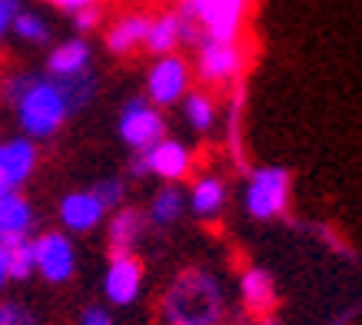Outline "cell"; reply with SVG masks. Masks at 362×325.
I'll list each match as a JSON object with an SVG mask.
<instances>
[{
    "instance_id": "cell-4",
    "label": "cell",
    "mask_w": 362,
    "mask_h": 325,
    "mask_svg": "<svg viewBox=\"0 0 362 325\" xmlns=\"http://www.w3.org/2000/svg\"><path fill=\"white\" fill-rule=\"evenodd\" d=\"M289 206V173L279 166L252 170L246 186V209L256 219H276Z\"/></svg>"
},
{
    "instance_id": "cell-7",
    "label": "cell",
    "mask_w": 362,
    "mask_h": 325,
    "mask_svg": "<svg viewBox=\"0 0 362 325\" xmlns=\"http://www.w3.org/2000/svg\"><path fill=\"white\" fill-rule=\"evenodd\" d=\"M74 242L64 232H44L33 242V272H40L47 282H66L74 276Z\"/></svg>"
},
{
    "instance_id": "cell-8",
    "label": "cell",
    "mask_w": 362,
    "mask_h": 325,
    "mask_svg": "<svg viewBox=\"0 0 362 325\" xmlns=\"http://www.w3.org/2000/svg\"><path fill=\"white\" fill-rule=\"evenodd\" d=\"M140 156L146 162V173L160 176L166 183H176V179L189 176V170H193V153L180 140H166V136L156 140L153 146H146Z\"/></svg>"
},
{
    "instance_id": "cell-23",
    "label": "cell",
    "mask_w": 362,
    "mask_h": 325,
    "mask_svg": "<svg viewBox=\"0 0 362 325\" xmlns=\"http://www.w3.org/2000/svg\"><path fill=\"white\" fill-rule=\"evenodd\" d=\"M7 279H27L33 272V239L7 242Z\"/></svg>"
},
{
    "instance_id": "cell-27",
    "label": "cell",
    "mask_w": 362,
    "mask_h": 325,
    "mask_svg": "<svg viewBox=\"0 0 362 325\" xmlns=\"http://www.w3.org/2000/svg\"><path fill=\"white\" fill-rule=\"evenodd\" d=\"M0 325H33V315L21 302H4L0 305Z\"/></svg>"
},
{
    "instance_id": "cell-22",
    "label": "cell",
    "mask_w": 362,
    "mask_h": 325,
    "mask_svg": "<svg viewBox=\"0 0 362 325\" xmlns=\"http://www.w3.org/2000/svg\"><path fill=\"white\" fill-rule=\"evenodd\" d=\"M187 107H183V113H187V123L193 126V130L206 133L213 130V123H216V107H213V100L206 97V93H187Z\"/></svg>"
},
{
    "instance_id": "cell-17",
    "label": "cell",
    "mask_w": 362,
    "mask_h": 325,
    "mask_svg": "<svg viewBox=\"0 0 362 325\" xmlns=\"http://www.w3.org/2000/svg\"><path fill=\"white\" fill-rule=\"evenodd\" d=\"M143 44H146V50L156 54V57L173 54L176 44H180V13H163V17L150 20Z\"/></svg>"
},
{
    "instance_id": "cell-30",
    "label": "cell",
    "mask_w": 362,
    "mask_h": 325,
    "mask_svg": "<svg viewBox=\"0 0 362 325\" xmlns=\"http://www.w3.org/2000/svg\"><path fill=\"white\" fill-rule=\"evenodd\" d=\"M80 325H110V315L103 312V309H90L87 315H83V322Z\"/></svg>"
},
{
    "instance_id": "cell-15",
    "label": "cell",
    "mask_w": 362,
    "mask_h": 325,
    "mask_svg": "<svg viewBox=\"0 0 362 325\" xmlns=\"http://www.w3.org/2000/svg\"><path fill=\"white\" fill-rule=\"evenodd\" d=\"M189 206L203 219L220 216V209L226 206V183L220 176H199L193 186V196H189Z\"/></svg>"
},
{
    "instance_id": "cell-25",
    "label": "cell",
    "mask_w": 362,
    "mask_h": 325,
    "mask_svg": "<svg viewBox=\"0 0 362 325\" xmlns=\"http://www.w3.org/2000/svg\"><path fill=\"white\" fill-rule=\"evenodd\" d=\"M93 196H97V203L103 209H117L123 203V183L120 179H103V183L93 189Z\"/></svg>"
},
{
    "instance_id": "cell-16",
    "label": "cell",
    "mask_w": 362,
    "mask_h": 325,
    "mask_svg": "<svg viewBox=\"0 0 362 325\" xmlns=\"http://www.w3.org/2000/svg\"><path fill=\"white\" fill-rule=\"evenodd\" d=\"M146 27H150V17L130 13V17H123V20H117L110 27V33H107V47H110L113 54H130V50H136V47L143 44Z\"/></svg>"
},
{
    "instance_id": "cell-21",
    "label": "cell",
    "mask_w": 362,
    "mask_h": 325,
    "mask_svg": "<svg viewBox=\"0 0 362 325\" xmlns=\"http://www.w3.org/2000/svg\"><path fill=\"white\" fill-rule=\"evenodd\" d=\"M54 83L60 87V93H64V100H66V107L70 110L87 107L90 97H93V73H90V70H83V73H77V76L54 80Z\"/></svg>"
},
{
    "instance_id": "cell-24",
    "label": "cell",
    "mask_w": 362,
    "mask_h": 325,
    "mask_svg": "<svg viewBox=\"0 0 362 325\" xmlns=\"http://www.w3.org/2000/svg\"><path fill=\"white\" fill-rule=\"evenodd\" d=\"M11 30L21 37V40H30V44H47L50 40V23L33 11H17Z\"/></svg>"
},
{
    "instance_id": "cell-19",
    "label": "cell",
    "mask_w": 362,
    "mask_h": 325,
    "mask_svg": "<svg viewBox=\"0 0 362 325\" xmlns=\"http://www.w3.org/2000/svg\"><path fill=\"white\" fill-rule=\"evenodd\" d=\"M243 299H246V305H250L252 312H269L276 302L269 272H263V269L243 272Z\"/></svg>"
},
{
    "instance_id": "cell-28",
    "label": "cell",
    "mask_w": 362,
    "mask_h": 325,
    "mask_svg": "<svg viewBox=\"0 0 362 325\" xmlns=\"http://www.w3.org/2000/svg\"><path fill=\"white\" fill-rule=\"evenodd\" d=\"M97 23H100V11L93 7V4H87V7H77V11H74V27H77L80 33L93 30Z\"/></svg>"
},
{
    "instance_id": "cell-11",
    "label": "cell",
    "mask_w": 362,
    "mask_h": 325,
    "mask_svg": "<svg viewBox=\"0 0 362 325\" xmlns=\"http://www.w3.org/2000/svg\"><path fill=\"white\" fill-rule=\"evenodd\" d=\"M33 166H37V150H33L30 136H17L11 143H0V176L4 183L17 189L30 179Z\"/></svg>"
},
{
    "instance_id": "cell-32",
    "label": "cell",
    "mask_w": 362,
    "mask_h": 325,
    "mask_svg": "<svg viewBox=\"0 0 362 325\" xmlns=\"http://www.w3.org/2000/svg\"><path fill=\"white\" fill-rule=\"evenodd\" d=\"M130 176H136V179H140V176H146V162H143V156H136V160L130 162Z\"/></svg>"
},
{
    "instance_id": "cell-13",
    "label": "cell",
    "mask_w": 362,
    "mask_h": 325,
    "mask_svg": "<svg viewBox=\"0 0 362 325\" xmlns=\"http://www.w3.org/2000/svg\"><path fill=\"white\" fill-rule=\"evenodd\" d=\"M103 213L107 209L100 206L93 193H70L60 199V223L70 232H90V229H97Z\"/></svg>"
},
{
    "instance_id": "cell-20",
    "label": "cell",
    "mask_w": 362,
    "mask_h": 325,
    "mask_svg": "<svg viewBox=\"0 0 362 325\" xmlns=\"http://www.w3.org/2000/svg\"><path fill=\"white\" fill-rule=\"evenodd\" d=\"M183 193H180V186H163L160 193L153 196V203H150V219H153L156 226H170L176 219L183 216Z\"/></svg>"
},
{
    "instance_id": "cell-14",
    "label": "cell",
    "mask_w": 362,
    "mask_h": 325,
    "mask_svg": "<svg viewBox=\"0 0 362 325\" xmlns=\"http://www.w3.org/2000/svg\"><path fill=\"white\" fill-rule=\"evenodd\" d=\"M47 70H50L54 80L83 73V70H90V47L83 40H64L54 54L47 57Z\"/></svg>"
},
{
    "instance_id": "cell-5",
    "label": "cell",
    "mask_w": 362,
    "mask_h": 325,
    "mask_svg": "<svg viewBox=\"0 0 362 325\" xmlns=\"http://www.w3.org/2000/svg\"><path fill=\"white\" fill-rule=\"evenodd\" d=\"M189 80L193 76H189V64L183 57L176 54L156 57V64L146 73V93L160 107H173L189 93Z\"/></svg>"
},
{
    "instance_id": "cell-3",
    "label": "cell",
    "mask_w": 362,
    "mask_h": 325,
    "mask_svg": "<svg viewBox=\"0 0 362 325\" xmlns=\"http://www.w3.org/2000/svg\"><path fill=\"white\" fill-rule=\"evenodd\" d=\"M183 13L197 20L203 40L236 44L246 20V0H183Z\"/></svg>"
},
{
    "instance_id": "cell-33",
    "label": "cell",
    "mask_w": 362,
    "mask_h": 325,
    "mask_svg": "<svg viewBox=\"0 0 362 325\" xmlns=\"http://www.w3.org/2000/svg\"><path fill=\"white\" fill-rule=\"evenodd\" d=\"M4 282H7V249L0 246V289H4Z\"/></svg>"
},
{
    "instance_id": "cell-10",
    "label": "cell",
    "mask_w": 362,
    "mask_h": 325,
    "mask_svg": "<svg viewBox=\"0 0 362 325\" xmlns=\"http://www.w3.org/2000/svg\"><path fill=\"white\" fill-rule=\"evenodd\" d=\"M140 282H143V272H140V262L133 259L130 252L127 256H113L110 259V269H107V279H103V289H107V299L113 305H130L140 292Z\"/></svg>"
},
{
    "instance_id": "cell-18",
    "label": "cell",
    "mask_w": 362,
    "mask_h": 325,
    "mask_svg": "<svg viewBox=\"0 0 362 325\" xmlns=\"http://www.w3.org/2000/svg\"><path fill=\"white\" fill-rule=\"evenodd\" d=\"M140 229H143V216L136 209H120L113 213L110 219V249L113 256H127L130 246L140 239Z\"/></svg>"
},
{
    "instance_id": "cell-6",
    "label": "cell",
    "mask_w": 362,
    "mask_h": 325,
    "mask_svg": "<svg viewBox=\"0 0 362 325\" xmlns=\"http://www.w3.org/2000/svg\"><path fill=\"white\" fill-rule=\"evenodd\" d=\"M166 133V123L163 117H160V110L150 107L146 100L133 97L123 103L120 110V136L127 146H133V150H146V146H153L156 140H163Z\"/></svg>"
},
{
    "instance_id": "cell-35",
    "label": "cell",
    "mask_w": 362,
    "mask_h": 325,
    "mask_svg": "<svg viewBox=\"0 0 362 325\" xmlns=\"http://www.w3.org/2000/svg\"><path fill=\"white\" fill-rule=\"evenodd\" d=\"M263 325H276V319H263Z\"/></svg>"
},
{
    "instance_id": "cell-36",
    "label": "cell",
    "mask_w": 362,
    "mask_h": 325,
    "mask_svg": "<svg viewBox=\"0 0 362 325\" xmlns=\"http://www.w3.org/2000/svg\"><path fill=\"white\" fill-rule=\"evenodd\" d=\"M87 4H97V0H87Z\"/></svg>"
},
{
    "instance_id": "cell-26",
    "label": "cell",
    "mask_w": 362,
    "mask_h": 325,
    "mask_svg": "<svg viewBox=\"0 0 362 325\" xmlns=\"http://www.w3.org/2000/svg\"><path fill=\"white\" fill-rule=\"evenodd\" d=\"M33 80H37L33 73H13V76H7V83H4V90H0V93H4V100L17 103V100L27 93V87H30Z\"/></svg>"
},
{
    "instance_id": "cell-31",
    "label": "cell",
    "mask_w": 362,
    "mask_h": 325,
    "mask_svg": "<svg viewBox=\"0 0 362 325\" xmlns=\"http://www.w3.org/2000/svg\"><path fill=\"white\" fill-rule=\"evenodd\" d=\"M57 7H64V11H77V7H87V0H50Z\"/></svg>"
},
{
    "instance_id": "cell-29",
    "label": "cell",
    "mask_w": 362,
    "mask_h": 325,
    "mask_svg": "<svg viewBox=\"0 0 362 325\" xmlns=\"http://www.w3.org/2000/svg\"><path fill=\"white\" fill-rule=\"evenodd\" d=\"M17 11H21V0H0V37L11 30L13 17H17Z\"/></svg>"
},
{
    "instance_id": "cell-12",
    "label": "cell",
    "mask_w": 362,
    "mask_h": 325,
    "mask_svg": "<svg viewBox=\"0 0 362 325\" xmlns=\"http://www.w3.org/2000/svg\"><path fill=\"white\" fill-rule=\"evenodd\" d=\"M30 226H33L30 203H27L17 189H11V193L0 196V246L17 242V239H27Z\"/></svg>"
},
{
    "instance_id": "cell-34",
    "label": "cell",
    "mask_w": 362,
    "mask_h": 325,
    "mask_svg": "<svg viewBox=\"0 0 362 325\" xmlns=\"http://www.w3.org/2000/svg\"><path fill=\"white\" fill-rule=\"evenodd\" d=\"M4 193H11V186L4 183V176H0V196H4Z\"/></svg>"
},
{
    "instance_id": "cell-9",
    "label": "cell",
    "mask_w": 362,
    "mask_h": 325,
    "mask_svg": "<svg viewBox=\"0 0 362 325\" xmlns=\"http://www.w3.org/2000/svg\"><path fill=\"white\" fill-rule=\"evenodd\" d=\"M199 76L206 83H226L243 70V54L236 44L199 40Z\"/></svg>"
},
{
    "instance_id": "cell-1",
    "label": "cell",
    "mask_w": 362,
    "mask_h": 325,
    "mask_svg": "<svg viewBox=\"0 0 362 325\" xmlns=\"http://www.w3.org/2000/svg\"><path fill=\"white\" fill-rule=\"evenodd\" d=\"M223 319V292L213 276L199 269L183 272L166 292V322L170 325H216Z\"/></svg>"
},
{
    "instance_id": "cell-2",
    "label": "cell",
    "mask_w": 362,
    "mask_h": 325,
    "mask_svg": "<svg viewBox=\"0 0 362 325\" xmlns=\"http://www.w3.org/2000/svg\"><path fill=\"white\" fill-rule=\"evenodd\" d=\"M66 117H70V107H66L60 87L44 76H37L27 87V93L17 100V119H21L23 133H30V136H54Z\"/></svg>"
}]
</instances>
